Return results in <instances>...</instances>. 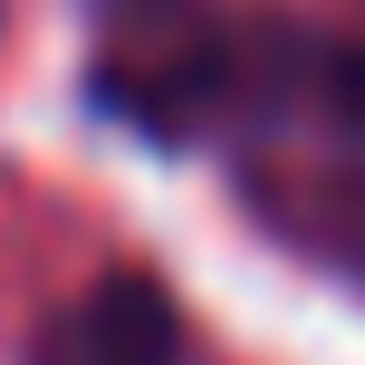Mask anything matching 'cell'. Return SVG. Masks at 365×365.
I'll list each match as a JSON object with an SVG mask.
<instances>
[{
  "label": "cell",
  "instance_id": "6da1fadb",
  "mask_svg": "<svg viewBox=\"0 0 365 365\" xmlns=\"http://www.w3.org/2000/svg\"><path fill=\"white\" fill-rule=\"evenodd\" d=\"M38 365H182V308L164 279L106 269L38 327Z\"/></svg>",
  "mask_w": 365,
  "mask_h": 365
}]
</instances>
